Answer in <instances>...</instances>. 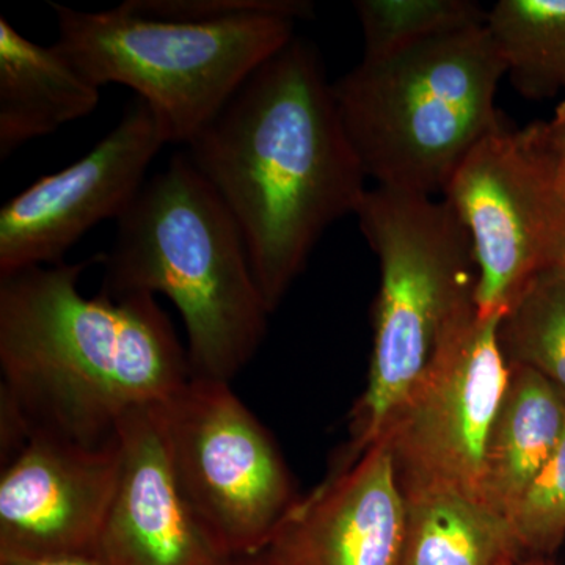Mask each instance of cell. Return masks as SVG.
<instances>
[{
    "instance_id": "1",
    "label": "cell",
    "mask_w": 565,
    "mask_h": 565,
    "mask_svg": "<svg viewBox=\"0 0 565 565\" xmlns=\"http://www.w3.org/2000/svg\"><path fill=\"white\" fill-rule=\"evenodd\" d=\"M102 259L0 277L3 462L31 435L110 444L129 412L167 403L191 381L188 351L154 296L79 291Z\"/></svg>"
},
{
    "instance_id": "2",
    "label": "cell",
    "mask_w": 565,
    "mask_h": 565,
    "mask_svg": "<svg viewBox=\"0 0 565 565\" xmlns=\"http://www.w3.org/2000/svg\"><path fill=\"white\" fill-rule=\"evenodd\" d=\"M184 148L243 234L270 313L370 191L321 57L297 36Z\"/></svg>"
},
{
    "instance_id": "3",
    "label": "cell",
    "mask_w": 565,
    "mask_h": 565,
    "mask_svg": "<svg viewBox=\"0 0 565 565\" xmlns=\"http://www.w3.org/2000/svg\"><path fill=\"white\" fill-rule=\"evenodd\" d=\"M102 264L103 292L172 300L188 333L192 377L230 384L258 352L270 311L243 234L184 151L148 178L122 212Z\"/></svg>"
},
{
    "instance_id": "4",
    "label": "cell",
    "mask_w": 565,
    "mask_h": 565,
    "mask_svg": "<svg viewBox=\"0 0 565 565\" xmlns=\"http://www.w3.org/2000/svg\"><path fill=\"white\" fill-rule=\"evenodd\" d=\"M505 65L487 25L366 58L333 82L353 151L379 188L444 193L476 145L504 125Z\"/></svg>"
},
{
    "instance_id": "5",
    "label": "cell",
    "mask_w": 565,
    "mask_h": 565,
    "mask_svg": "<svg viewBox=\"0 0 565 565\" xmlns=\"http://www.w3.org/2000/svg\"><path fill=\"white\" fill-rule=\"evenodd\" d=\"M355 215L377 255L381 288L370 377L353 408L351 445L341 460L381 437L444 345L478 313L473 248L451 204L375 185Z\"/></svg>"
},
{
    "instance_id": "6",
    "label": "cell",
    "mask_w": 565,
    "mask_h": 565,
    "mask_svg": "<svg viewBox=\"0 0 565 565\" xmlns=\"http://www.w3.org/2000/svg\"><path fill=\"white\" fill-rule=\"evenodd\" d=\"M54 47L96 87L117 84L154 110L169 143H191L245 81L291 43L313 3L221 21L151 17L128 0L103 11L50 2Z\"/></svg>"
},
{
    "instance_id": "7",
    "label": "cell",
    "mask_w": 565,
    "mask_h": 565,
    "mask_svg": "<svg viewBox=\"0 0 565 565\" xmlns=\"http://www.w3.org/2000/svg\"><path fill=\"white\" fill-rule=\"evenodd\" d=\"M178 489L223 559L262 555L299 501L273 435L228 382L191 377L162 404Z\"/></svg>"
},
{
    "instance_id": "8",
    "label": "cell",
    "mask_w": 565,
    "mask_h": 565,
    "mask_svg": "<svg viewBox=\"0 0 565 565\" xmlns=\"http://www.w3.org/2000/svg\"><path fill=\"white\" fill-rule=\"evenodd\" d=\"M444 195L470 236L481 318L504 313L535 275L564 263L565 193L534 122H504L479 141Z\"/></svg>"
},
{
    "instance_id": "9",
    "label": "cell",
    "mask_w": 565,
    "mask_h": 565,
    "mask_svg": "<svg viewBox=\"0 0 565 565\" xmlns=\"http://www.w3.org/2000/svg\"><path fill=\"white\" fill-rule=\"evenodd\" d=\"M503 315L476 313L460 327L386 422L379 438L403 490L452 489L482 501L487 445L511 379L498 337Z\"/></svg>"
},
{
    "instance_id": "10",
    "label": "cell",
    "mask_w": 565,
    "mask_h": 565,
    "mask_svg": "<svg viewBox=\"0 0 565 565\" xmlns=\"http://www.w3.org/2000/svg\"><path fill=\"white\" fill-rule=\"evenodd\" d=\"M169 145L162 122L134 96L118 125L87 154L41 177L0 210V277L65 263L104 221H118L147 182L148 169Z\"/></svg>"
},
{
    "instance_id": "11",
    "label": "cell",
    "mask_w": 565,
    "mask_h": 565,
    "mask_svg": "<svg viewBox=\"0 0 565 565\" xmlns=\"http://www.w3.org/2000/svg\"><path fill=\"white\" fill-rule=\"evenodd\" d=\"M0 476V553L92 556L118 476L117 437L31 435Z\"/></svg>"
},
{
    "instance_id": "12",
    "label": "cell",
    "mask_w": 565,
    "mask_h": 565,
    "mask_svg": "<svg viewBox=\"0 0 565 565\" xmlns=\"http://www.w3.org/2000/svg\"><path fill=\"white\" fill-rule=\"evenodd\" d=\"M405 522L393 452L379 438L299 498L262 555L270 565H403Z\"/></svg>"
},
{
    "instance_id": "13",
    "label": "cell",
    "mask_w": 565,
    "mask_h": 565,
    "mask_svg": "<svg viewBox=\"0 0 565 565\" xmlns=\"http://www.w3.org/2000/svg\"><path fill=\"white\" fill-rule=\"evenodd\" d=\"M118 476L93 550L99 565H223L174 479L162 404L117 427Z\"/></svg>"
},
{
    "instance_id": "14",
    "label": "cell",
    "mask_w": 565,
    "mask_h": 565,
    "mask_svg": "<svg viewBox=\"0 0 565 565\" xmlns=\"http://www.w3.org/2000/svg\"><path fill=\"white\" fill-rule=\"evenodd\" d=\"M102 88L51 46H41L0 17V159L29 141L88 117Z\"/></svg>"
},
{
    "instance_id": "15",
    "label": "cell",
    "mask_w": 565,
    "mask_h": 565,
    "mask_svg": "<svg viewBox=\"0 0 565 565\" xmlns=\"http://www.w3.org/2000/svg\"><path fill=\"white\" fill-rule=\"evenodd\" d=\"M565 429V393L530 367L511 364L482 476V501L504 519L553 456Z\"/></svg>"
},
{
    "instance_id": "16",
    "label": "cell",
    "mask_w": 565,
    "mask_h": 565,
    "mask_svg": "<svg viewBox=\"0 0 565 565\" xmlns=\"http://www.w3.org/2000/svg\"><path fill=\"white\" fill-rule=\"evenodd\" d=\"M403 565H501L522 557L508 519L452 489L404 490Z\"/></svg>"
},
{
    "instance_id": "17",
    "label": "cell",
    "mask_w": 565,
    "mask_h": 565,
    "mask_svg": "<svg viewBox=\"0 0 565 565\" xmlns=\"http://www.w3.org/2000/svg\"><path fill=\"white\" fill-rule=\"evenodd\" d=\"M486 25L520 95L565 93V0H501Z\"/></svg>"
},
{
    "instance_id": "18",
    "label": "cell",
    "mask_w": 565,
    "mask_h": 565,
    "mask_svg": "<svg viewBox=\"0 0 565 565\" xmlns=\"http://www.w3.org/2000/svg\"><path fill=\"white\" fill-rule=\"evenodd\" d=\"M501 349L509 364L530 367L565 393V264L546 267L504 311Z\"/></svg>"
},
{
    "instance_id": "19",
    "label": "cell",
    "mask_w": 565,
    "mask_h": 565,
    "mask_svg": "<svg viewBox=\"0 0 565 565\" xmlns=\"http://www.w3.org/2000/svg\"><path fill=\"white\" fill-rule=\"evenodd\" d=\"M353 6L362 25L366 58L486 25L489 11L471 0H359Z\"/></svg>"
},
{
    "instance_id": "20",
    "label": "cell",
    "mask_w": 565,
    "mask_h": 565,
    "mask_svg": "<svg viewBox=\"0 0 565 565\" xmlns=\"http://www.w3.org/2000/svg\"><path fill=\"white\" fill-rule=\"evenodd\" d=\"M520 555H546L565 537V429L548 462L509 516Z\"/></svg>"
},
{
    "instance_id": "21",
    "label": "cell",
    "mask_w": 565,
    "mask_h": 565,
    "mask_svg": "<svg viewBox=\"0 0 565 565\" xmlns=\"http://www.w3.org/2000/svg\"><path fill=\"white\" fill-rule=\"evenodd\" d=\"M534 126L565 193V99L557 107L552 120L534 122Z\"/></svg>"
},
{
    "instance_id": "22",
    "label": "cell",
    "mask_w": 565,
    "mask_h": 565,
    "mask_svg": "<svg viewBox=\"0 0 565 565\" xmlns=\"http://www.w3.org/2000/svg\"><path fill=\"white\" fill-rule=\"evenodd\" d=\"M0 565H99L92 556H24L0 553Z\"/></svg>"
},
{
    "instance_id": "23",
    "label": "cell",
    "mask_w": 565,
    "mask_h": 565,
    "mask_svg": "<svg viewBox=\"0 0 565 565\" xmlns=\"http://www.w3.org/2000/svg\"><path fill=\"white\" fill-rule=\"evenodd\" d=\"M223 565H270L264 559L263 555L252 557H239V559H228Z\"/></svg>"
},
{
    "instance_id": "24",
    "label": "cell",
    "mask_w": 565,
    "mask_h": 565,
    "mask_svg": "<svg viewBox=\"0 0 565 565\" xmlns=\"http://www.w3.org/2000/svg\"><path fill=\"white\" fill-rule=\"evenodd\" d=\"M501 565H546L542 563H523L522 557H511V559H505Z\"/></svg>"
},
{
    "instance_id": "25",
    "label": "cell",
    "mask_w": 565,
    "mask_h": 565,
    "mask_svg": "<svg viewBox=\"0 0 565 565\" xmlns=\"http://www.w3.org/2000/svg\"><path fill=\"white\" fill-rule=\"evenodd\" d=\"M564 264H565V250H564Z\"/></svg>"
}]
</instances>
